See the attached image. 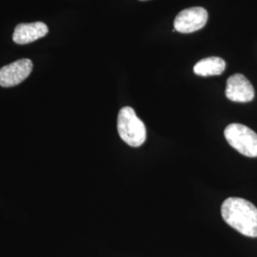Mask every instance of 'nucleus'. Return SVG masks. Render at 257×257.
I'll list each match as a JSON object with an SVG mask.
<instances>
[{
    "instance_id": "nucleus-9",
    "label": "nucleus",
    "mask_w": 257,
    "mask_h": 257,
    "mask_svg": "<svg viewBox=\"0 0 257 257\" xmlns=\"http://www.w3.org/2000/svg\"><path fill=\"white\" fill-rule=\"evenodd\" d=\"M140 1H147V0H140Z\"/></svg>"
},
{
    "instance_id": "nucleus-6",
    "label": "nucleus",
    "mask_w": 257,
    "mask_h": 257,
    "mask_svg": "<svg viewBox=\"0 0 257 257\" xmlns=\"http://www.w3.org/2000/svg\"><path fill=\"white\" fill-rule=\"evenodd\" d=\"M226 96L230 101H251L254 98V89L245 75L233 74L227 80Z\"/></svg>"
},
{
    "instance_id": "nucleus-8",
    "label": "nucleus",
    "mask_w": 257,
    "mask_h": 257,
    "mask_svg": "<svg viewBox=\"0 0 257 257\" xmlns=\"http://www.w3.org/2000/svg\"><path fill=\"white\" fill-rule=\"evenodd\" d=\"M226 62L217 56L207 57L197 62L193 67V73L200 76L219 75L225 71Z\"/></svg>"
},
{
    "instance_id": "nucleus-2",
    "label": "nucleus",
    "mask_w": 257,
    "mask_h": 257,
    "mask_svg": "<svg viewBox=\"0 0 257 257\" xmlns=\"http://www.w3.org/2000/svg\"><path fill=\"white\" fill-rule=\"evenodd\" d=\"M117 131L120 138L131 147L141 146L147 138L146 127L143 121L131 107H124L119 110Z\"/></svg>"
},
{
    "instance_id": "nucleus-4",
    "label": "nucleus",
    "mask_w": 257,
    "mask_h": 257,
    "mask_svg": "<svg viewBox=\"0 0 257 257\" xmlns=\"http://www.w3.org/2000/svg\"><path fill=\"white\" fill-rule=\"evenodd\" d=\"M208 21V12L202 7H192L180 12L175 19V31L190 34L202 29Z\"/></svg>"
},
{
    "instance_id": "nucleus-5",
    "label": "nucleus",
    "mask_w": 257,
    "mask_h": 257,
    "mask_svg": "<svg viewBox=\"0 0 257 257\" xmlns=\"http://www.w3.org/2000/svg\"><path fill=\"white\" fill-rule=\"evenodd\" d=\"M32 60L19 59L0 69V86L11 88L23 82L33 71Z\"/></svg>"
},
{
    "instance_id": "nucleus-7",
    "label": "nucleus",
    "mask_w": 257,
    "mask_h": 257,
    "mask_svg": "<svg viewBox=\"0 0 257 257\" xmlns=\"http://www.w3.org/2000/svg\"><path fill=\"white\" fill-rule=\"evenodd\" d=\"M48 33L49 28L43 22L21 23L15 29L13 40L19 45H26L45 37Z\"/></svg>"
},
{
    "instance_id": "nucleus-3",
    "label": "nucleus",
    "mask_w": 257,
    "mask_h": 257,
    "mask_svg": "<svg viewBox=\"0 0 257 257\" xmlns=\"http://www.w3.org/2000/svg\"><path fill=\"white\" fill-rule=\"evenodd\" d=\"M224 136L231 147L243 156L257 157V134L251 128L239 123L230 124Z\"/></svg>"
},
{
    "instance_id": "nucleus-1",
    "label": "nucleus",
    "mask_w": 257,
    "mask_h": 257,
    "mask_svg": "<svg viewBox=\"0 0 257 257\" xmlns=\"http://www.w3.org/2000/svg\"><path fill=\"white\" fill-rule=\"evenodd\" d=\"M221 214L228 225L243 235L257 237V208L252 203L229 197L221 206Z\"/></svg>"
}]
</instances>
